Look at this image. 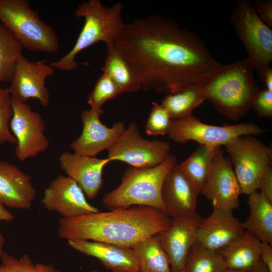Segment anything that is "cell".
<instances>
[{
    "label": "cell",
    "instance_id": "1",
    "mask_svg": "<svg viewBox=\"0 0 272 272\" xmlns=\"http://www.w3.org/2000/svg\"><path fill=\"white\" fill-rule=\"evenodd\" d=\"M109 47L126 61L145 91L174 93L223 65L196 34L154 14L124 23Z\"/></svg>",
    "mask_w": 272,
    "mask_h": 272
},
{
    "label": "cell",
    "instance_id": "2",
    "mask_svg": "<svg viewBox=\"0 0 272 272\" xmlns=\"http://www.w3.org/2000/svg\"><path fill=\"white\" fill-rule=\"evenodd\" d=\"M172 219L164 212L137 206L97 212L59 220L63 239L105 242L131 248L138 242L168 229Z\"/></svg>",
    "mask_w": 272,
    "mask_h": 272
},
{
    "label": "cell",
    "instance_id": "3",
    "mask_svg": "<svg viewBox=\"0 0 272 272\" xmlns=\"http://www.w3.org/2000/svg\"><path fill=\"white\" fill-rule=\"evenodd\" d=\"M186 89L200 92L218 111L234 121L245 115L252 107L260 91L254 69L247 57L223 64L205 80Z\"/></svg>",
    "mask_w": 272,
    "mask_h": 272
},
{
    "label": "cell",
    "instance_id": "4",
    "mask_svg": "<svg viewBox=\"0 0 272 272\" xmlns=\"http://www.w3.org/2000/svg\"><path fill=\"white\" fill-rule=\"evenodd\" d=\"M177 162V157L170 154L155 167L127 169L119 185L103 196V205L112 210L135 205L147 206L166 214L162 196V187L167 174Z\"/></svg>",
    "mask_w": 272,
    "mask_h": 272
},
{
    "label": "cell",
    "instance_id": "5",
    "mask_svg": "<svg viewBox=\"0 0 272 272\" xmlns=\"http://www.w3.org/2000/svg\"><path fill=\"white\" fill-rule=\"evenodd\" d=\"M123 8L122 3L107 7L100 0H89L80 4L75 11V16L84 19L83 27L73 48L58 61L50 62L51 66L72 71L77 67L75 58L81 51L100 41L104 42L107 48L111 47L124 24Z\"/></svg>",
    "mask_w": 272,
    "mask_h": 272
},
{
    "label": "cell",
    "instance_id": "6",
    "mask_svg": "<svg viewBox=\"0 0 272 272\" xmlns=\"http://www.w3.org/2000/svg\"><path fill=\"white\" fill-rule=\"evenodd\" d=\"M0 22L23 48L49 53L59 49L54 29L40 19L27 0H0Z\"/></svg>",
    "mask_w": 272,
    "mask_h": 272
},
{
    "label": "cell",
    "instance_id": "7",
    "mask_svg": "<svg viewBox=\"0 0 272 272\" xmlns=\"http://www.w3.org/2000/svg\"><path fill=\"white\" fill-rule=\"evenodd\" d=\"M230 22L243 43L247 58L262 79L272 61V30L257 14L249 0H239Z\"/></svg>",
    "mask_w": 272,
    "mask_h": 272
},
{
    "label": "cell",
    "instance_id": "8",
    "mask_svg": "<svg viewBox=\"0 0 272 272\" xmlns=\"http://www.w3.org/2000/svg\"><path fill=\"white\" fill-rule=\"evenodd\" d=\"M225 147L241 193L249 195L257 191L262 174L271 165V148L252 135L239 137Z\"/></svg>",
    "mask_w": 272,
    "mask_h": 272
},
{
    "label": "cell",
    "instance_id": "9",
    "mask_svg": "<svg viewBox=\"0 0 272 272\" xmlns=\"http://www.w3.org/2000/svg\"><path fill=\"white\" fill-rule=\"evenodd\" d=\"M265 130L257 125L250 122L217 126L202 122L190 115L172 120L168 133L174 141L184 144L193 141L199 145L214 147L225 146L235 139L245 135H259Z\"/></svg>",
    "mask_w": 272,
    "mask_h": 272
},
{
    "label": "cell",
    "instance_id": "10",
    "mask_svg": "<svg viewBox=\"0 0 272 272\" xmlns=\"http://www.w3.org/2000/svg\"><path fill=\"white\" fill-rule=\"evenodd\" d=\"M110 161L125 162L132 167L149 168L163 162L170 156V145L158 139L143 138L136 123L131 122L107 150Z\"/></svg>",
    "mask_w": 272,
    "mask_h": 272
},
{
    "label": "cell",
    "instance_id": "11",
    "mask_svg": "<svg viewBox=\"0 0 272 272\" xmlns=\"http://www.w3.org/2000/svg\"><path fill=\"white\" fill-rule=\"evenodd\" d=\"M13 116L10 126L17 140L15 155L20 161L45 152L49 145L41 115L26 103L11 99Z\"/></svg>",
    "mask_w": 272,
    "mask_h": 272
},
{
    "label": "cell",
    "instance_id": "12",
    "mask_svg": "<svg viewBox=\"0 0 272 272\" xmlns=\"http://www.w3.org/2000/svg\"><path fill=\"white\" fill-rule=\"evenodd\" d=\"M212 202L214 208L232 211L239 206L240 185L232 163L219 147L200 192Z\"/></svg>",
    "mask_w": 272,
    "mask_h": 272
},
{
    "label": "cell",
    "instance_id": "13",
    "mask_svg": "<svg viewBox=\"0 0 272 272\" xmlns=\"http://www.w3.org/2000/svg\"><path fill=\"white\" fill-rule=\"evenodd\" d=\"M54 73V68L44 60L32 61L22 55L10 82L9 89L11 99L26 103L30 98H35L42 106L47 107L50 93L45 82Z\"/></svg>",
    "mask_w": 272,
    "mask_h": 272
},
{
    "label": "cell",
    "instance_id": "14",
    "mask_svg": "<svg viewBox=\"0 0 272 272\" xmlns=\"http://www.w3.org/2000/svg\"><path fill=\"white\" fill-rule=\"evenodd\" d=\"M41 202L47 210L56 212L63 218L99 211L88 201L77 183L67 176L59 175L53 179L45 189Z\"/></svg>",
    "mask_w": 272,
    "mask_h": 272
},
{
    "label": "cell",
    "instance_id": "15",
    "mask_svg": "<svg viewBox=\"0 0 272 272\" xmlns=\"http://www.w3.org/2000/svg\"><path fill=\"white\" fill-rule=\"evenodd\" d=\"M102 108L84 110L81 114L83 129L80 137L70 144L75 153L95 157L104 150H107L125 129L123 122L115 123L111 127L103 124L100 116Z\"/></svg>",
    "mask_w": 272,
    "mask_h": 272
},
{
    "label": "cell",
    "instance_id": "16",
    "mask_svg": "<svg viewBox=\"0 0 272 272\" xmlns=\"http://www.w3.org/2000/svg\"><path fill=\"white\" fill-rule=\"evenodd\" d=\"M171 219L170 227L157 235L169 258L172 272H182L188 254L196 243L201 218L196 212L191 216Z\"/></svg>",
    "mask_w": 272,
    "mask_h": 272
},
{
    "label": "cell",
    "instance_id": "17",
    "mask_svg": "<svg viewBox=\"0 0 272 272\" xmlns=\"http://www.w3.org/2000/svg\"><path fill=\"white\" fill-rule=\"evenodd\" d=\"M244 231L242 223L233 215L232 211L213 207L211 215L200 222L196 243L216 252Z\"/></svg>",
    "mask_w": 272,
    "mask_h": 272
},
{
    "label": "cell",
    "instance_id": "18",
    "mask_svg": "<svg viewBox=\"0 0 272 272\" xmlns=\"http://www.w3.org/2000/svg\"><path fill=\"white\" fill-rule=\"evenodd\" d=\"M199 194L178 164H175L167 174L162 187V196L166 214L172 219L194 214Z\"/></svg>",
    "mask_w": 272,
    "mask_h": 272
},
{
    "label": "cell",
    "instance_id": "19",
    "mask_svg": "<svg viewBox=\"0 0 272 272\" xmlns=\"http://www.w3.org/2000/svg\"><path fill=\"white\" fill-rule=\"evenodd\" d=\"M76 153L65 152L59 158L60 166L67 176L74 179L89 199L96 196L103 184L102 172L110 162Z\"/></svg>",
    "mask_w": 272,
    "mask_h": 272
},
{
    "label": "cell",
    "instance_id": "20",
    "mask_svg": "<svg viewBox=\"0 0 272 272\" xmlns=\"http://www.w3.org/2000/svg\"><path fill=\"white\" fill-rule=\"evenodd\" d=\"M67 243L74 250L97 258L112 272L139 271L138 261L131 248L82 240H70Z\"/></svg>",
    "mask_w": 272,
    "mask_h": 272
},
{
    "label": "cell",
    "instance_id": "21",
    "mask_svg": "<svg viewBox=\"0 0 272 272\" xmlns=\"http://www.w3.org/2000/svg\"><path fill=\"white\" fill-rule=\"evenodd\" d=\"M36 194L31 176L15 165L0 160V202L3 205L28 210Z\"/></svg>",
    "mask_w": 272,
    "mask_h": 272
},
{
    "label": "cell",
    "instance_id": "22",
    "mask_svg": "<svg viewBox=\"0 0 272 272\" xmlns=\"http://www.w3.org/2000/svg\"><path fill=\"white\" fill-rule=\"evenodd\" d=\"M261 242L244 231L216 252L227 269L252 270L260 261Z\"/></svg>",
    "mask_w": 272,
    "mask_h": 272
},
{
    "label": "cell",
    "instance_id": "23",
    "mask_svg": "<svg viewBox=\"0 0 272 272\" xmlns=\"http://www.w3.org/2000/svg\"><path fill=\"white\" fill-rule=\"evenodd\" d=\"M248 195L249 214L243 227L261 242L272 245V201L257 190Z\"/></svg>",
    "mask_w": 272,
    "mask_h": 272
},
{
    "label": "cell",
    "instance_id": "24",
    "mask_svg": "<svg viewBox=\"0 0 272 272\" xmlns=\"http://www.w3.org/2000/svg\"><path fill=\"white\" fill-rule=\"evenodd\" d=\"M131 248L139 272H172L169 258L157 234L142 240Z\"/></svg>",
    "mask_w": 272,
    "mask_h": 272
},
{
    "label": "cell",
    "instance_id": "25",
    "mask_svg": "<svg viewBox=\"0 0 272 272\" xmlns=\"http://www.w3.org/2000/svg\"><path fill=\"white\" fill-rule=\"evenodd\" d=\"M219 148L199 145L187 159L178 164L181 171L199 193Z\"/></svg>",
    "mask_w": 272,
    "mask_h": 272
},
{
    "label": "cell",
    "instance_id": "26",
    "mask_svg": "<svg viewBox=\"0 0 272 272\" xmlns=\"http://www.w3.org/2000/svg\"><path fill=\"white\" fill-rule=\"evenodd\" d=\"M107 51L101 70L116 84L120 94L140 91L141 86L126 61L112 47L107 48Z\"/></svg>",
    "mask_w": 272,
    "mask_h": 272
},
{
    "label": "cell",
    "instance_id": "27",
    "mask_svg": "<svg viewBox=\"0 0 272 272\" xmlns=\"http://www.w3.org/2000/svg\"><path fill=\"white\" fill-rule=\"evenodd\" d=\"M23 47L0 22V84L11 82Z\"/></svg>",
    "mask_w": 272,
    "mask_h": 272
},
{
    "label": "cell",
    "instance_id": "28",
    "mask_svg": "<svg viewBox=\"0 0 272 272\" xmlns=\"http://www.w3.org/2000/svg\"><path fill=\"white\" fill-rule=\"evenodd\" d=\"M206 100L199 91L186 89L166 94L161 104L167 110L172 120H174L192 115L193 110Z\"/></svg>",
    "mask_w": 272,
    "mask_h": 272
},
{
    "label": "cell",
    "instance_id": "29",
    "mask_svg": "<svg viewBox=\"0 0 272 272\" xmlns=\"http://www.w3.org/2000/svg\"><path fill=\"white\" fill-rule=\"evenodd\" d=\"M219 254L195 243L187 256L183 272H226Z\"/></svg>",
    "mask_w": 272,
    "mask_h": 272
},
{
    "label": "cell",
    "instance_id": "30",
    "mask_svg": "<svg viewBox=\"0 0 272 272\" xmlns=\"http://www.w3.org/2000/svg\"><path fill=\"white\" fill-rule=\"evenodd\" d=\"M0 259V272H61L51 264L34 263L28 254L17 258L4 251Z\"/></svg>",
    "mask_w": 272,
    "mask_h": 272
},
{
    "label": "cell",
    "instance_id": "31",
    "mask_svg": "<svg viewBox=\"0 0 272 272\" xmlns=\"http://www.w3.org/2000/svg\"><path fill=\"white\" fill-rule=\"evenodd\" d=\"M120 94L116 84L108 75L103 73L97 80L89 95L88 103L91 108L101 109L105 102L114 99Z\"/></svg>",
    "mask_w": 272,
    "mask_h": 272
},
{
    "label": "cell",
    "instance_id": "32",
    "mask_svg": "<svg viewBox=\"0 0 272 272\" xmlns=\"http://www.w3.org/2000/svg\"><path fill=\"white\" fill-rule=\"evenodd\" d=\"M172 121L166 108L161 104L154 102L146 122V132L149 135L168 134Z\"/></svg>",
    "mask_w": 272,
    "mask_h": 272
},
{
    "label": "cell",
    "instance_id": "33",
    "mask_svg": "<svg viewBox=\"0 0 272 272\" xmlns=\"http://www.w3.org/2000/svg\"><path fill=\"white\" fill-rule=\"evenodd\" d=\"M13 114L9 88H0V144H17V140L11 132L9 125Z\"/></svg>",
    "mask_w": 272,
    "mask_h": 272
},
{
    "label": "cell",
    "instance_id": "34",
    "mask_svg": "<svg viewBox=\"0 0 272 272\" xmlns=\"http://www.w3.org/2000/svg\"><path fill=\"white\" fill-rule=\"evenodd\" d=\"M252 107L258 116L261 118H271L272 92L265 88L260 90L254 100Z\"/></svg>",
    "mask_w": 272,
    "mask_h": 272
},
{
    "label": "cell",
    "instance_id": "35",
    "mask_svg": "<svg viewBox=\"0 0 272 272\" xmlns=\"http://www.w3.org/2000/svg\"><path fill=\"white\" fill-rule=\"evenodd\" d=\"M253 4L254 9L259 18L269 27H271L272 1L257 0Z\"/></svg>",
    "mask_w": 272,
    "mask_h": 272
},
{
    "label": "cell",
    "instance_id": "36",
    "mask_svg": "<svg viewBox=\"0 0 272 272\" xmlns=\"http://www.w3.org/2000/svg\"><path fill=\"white\" fill-rule=\"evenodd\" d=\"M260 192L272 201V168L268 166L263 171L258 182Z\"/></svg>",
    "mask_w": 272,
    "mask_h": 272
},
{
    "label": "cell",
    "instance_id": "37",
    "mask_svg": "<svg viewBox=\"0 0 272 272\" xmlns=\"http://www.w3.org/2000/svg\"><path fill=\"white\" fill-rule=\"evenodd\" d=\"M260 261L269 272H272V245L267 242H261Z\"/></svg>",
    "mask_w": 272,
    "mask_h": 272
},
{
    "label": "cell",
    "instance_id": "38",
    "mask_svg": "<svg viewBox=\"0 0 272 272\" xmlns=\"http://www.w3.org/2000/svg\"><path fill=\"white\" fill-rule=\"evenodd\" d=\"M262 80L265 84V89L272 92V69L269 67L264 73Z\"/></svg>",
    "mask_w": 272,
    "mask_h": 272
},
{
    "label": "cell",
    "instance_id": "39",
    "mask_svg": "<svg viewBox=\"0 0 272 272\" xmlns=\"http://www.w3.org/2000/svg\"><path fill=\"white\" fill-rule=\"evenodd\" d=\"M14 219L13 215L0 202V221L10 222Z\"/></svg>",
    "mask_w": 272,
    "mask_h": 272
},
{
    "label": "cell",
    "instance_id": "40",
    "mask_svg": "<svg viewBox=\"0 0 272 272\" xmlns=\"http://www.w3.org/2000/svg\"><path fill=\"white\" fill-rule=\"evenodd\" d=\"M252 272H269L265 266L260 261L252 269Z\"/></svg>",
    "mask_w": 272,
    "mask_h": 272
},
{
    "label": "cell",
    "instance_id": "41",
    "mask_svg": "<svg viewBox=\"0 0 272 272\" xmlns=\"http://www.w3.org/2000/svg\"><path fill=\"white\" fill-rule=\"evenodd\" d=\"M5 242V239L3 234L0 231V257L1 255H2L3 252L4 251L3 250V248H4Z\"/></svg>",
    "mask_w": 272,
    "mask_h": 272
},
{
    "label": "cell",
    "instance_id": "42",
    "mask_svg": "<svg viewBox=\"0 0 272 272\" xmlns=\"http://www.w3.org/2000/svg\"><path fill=\"white\" fill-rule=\"evenodd\" d=\"M226 272H252V270H236L227 269Z\"/></svg>",
    "mask_w": 272,
    "mask_h": 272
},
{
    "label": "cell",
    "instance_id": "43",
    "mask_svg": "<svg viewBox=\"0 0 272 272\" xmlns=\"http://www.w3.org/2000/svg\"><path fill=\"white\" fill-rule=\"evenodd\" d=\"M90 272H100V271L97 269H93V270H92Z\"/></svg>",
    "mask_w": 272,
    "mask_h": 272
},
{
    "label": "cell",
    "instance_id": "44",
    "mask_svg": "<svg viewBox=\"0 0 272 272\" xmlns=\"http://www.w3.org/2000/svg\"><path fill=\"white\" fill-rule=\"evenodd\" d=\"M182 272H183V271H182Z\"/></svg>",
    "mask_w": 272,
    "mask_h": 272
},
{
    "label": "cell",
    "instance_id": "45",
    "mask_svg": "<svg viewBox=\"0 0 272 272\" xmlns=\"http://www.w3.org/2000/svg\"></svg>",
    "mask_w": 272,
    "mask_h": 272
}]
</instances>
